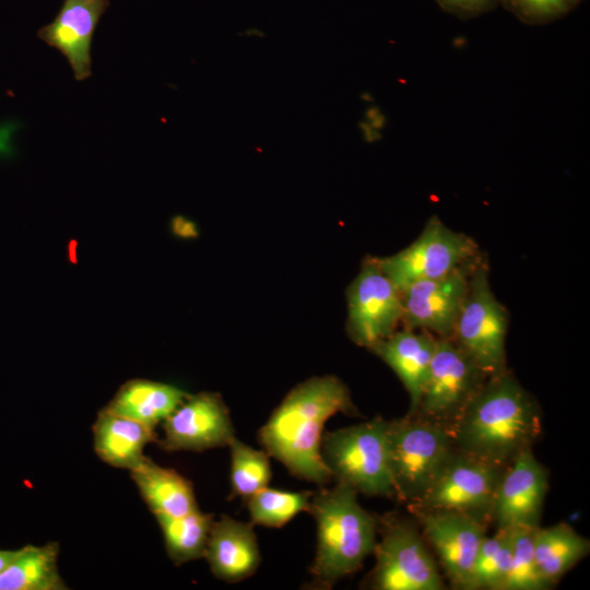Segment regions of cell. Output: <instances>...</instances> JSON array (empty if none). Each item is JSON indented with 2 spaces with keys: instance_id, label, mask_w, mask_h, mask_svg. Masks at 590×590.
<instances>
[{
  "instance_id": "9c48e42d",
  "label": "cell",
  "mask_w": 590,
  "mask_h": 590,
  "mask_svg": "<svg viewBox=\"0 0 590 590\" xmlns=\"http://www.w3.org/2000/svg\"><path fill=\"white\" fill-rule=\"evenodd\" d=\"M476 256L477 245L471 237L433 216L410 246L375 261L401 293L414 283L445 276Z\"/></svg>"
},
{
  "instance_id": "4316f807",
  "label": "cell",
  "mask_w": 590,
  "mask_h": 590,
  "mask_svg": "<svg viewBox=\"0 0 590 590\" xmlns=\"http://www.w3.org/2000/svg\"><path fill=\"white\" fill-rule=\"evenodd\" d=\"M231 449V489L234 496L248 498L268 486L271 465L268 453L255 449L236 437Z\"/></svg>"
},
{
  "instance_id": "4fadbf2b",
  "label": "cell",
  "mask_w": 590,
  "mask_h": 590,
  "mask_svg": "<svg viewBox=\"0 0 590 590\" xmlns=\"http://www.w3.org/2000/svg\"><path fill=\"white\" fill-rule=\"evenodd\" d=\"M477 258L467 261L445 276L414 283L401 292L402 321L405 328L434 332L441 339H452Z\"/></svg>"
},
{
  "instance_id": "7402d4cb",
  "label": "cell",
  "mask_w": 590,
  "mask_h": 590,
  "mask_svg": "<svg viewBox=\"0 0 590 590\" xmlns=\"http://www.w3.org/2000/svg\"><path fill=\"white\" fill-rule=\"evenodd\" d=\"M59 545H25L0 574V590H64L58 570Z\"/></svg>"
},
{
  "instance_id": "e0dca14e",
  "label": "cell",
  "mask_w": 590,
  "mask_h": 590,
  "mask_svg": "<svg viewBox=\"0 0 590 590\" xmlns=\"http://www.w3.org/2000/svg\"><path fill=\"white\" fill-rule=\"evenodd\" d=\"M203 557L223 581L237 582L251 576L260 564L252 526L222 516L212 524Z\"/></svg>"
},
{
  "instance_id": "277c9868",
  "label": "cell",
  "mask_w": 590,
  "mask_h": 590,
  "mask_svg": "<svg viewBox=\"0 0 590 590\" xmlns=\"http://www.w3.org/2000/svg\"><path fill=\"white\" fill-rule=\"evenodd\" d=\"M451 432L415 415L388 423L394 497L412 505L432 486L455 451Z\"/></svg>"
},
{
  "instance_id": "7c38bea8",
  "label": "cell",
  "mask_w": 590,
  "mask_h": 590,
  "mask_svg": "<svg viewBox=\"0 0 590 590\" xmlns=\"http://www.w3.org/2000/svg\"><path fill=\"white\" fill-rule=\"evenodd\" d=\"M418 528L438 557L439 565L455 589L465 590L486 523L462 512L410 509Z\"/></svg>"
},
{
  "instance_id": "6da1fadb",
  "label": "cell",
  "mask_w": 590,
  "mask_h": 590,
  "mask_svg": "<svg viewBox=\"0 0 590 590\" xmlns=\"http://www.w3.org/2000/svg\"><path fill=\"white\" fill-rule=\"evenodd\" d=\"M354 411L339 378L314 377L286 394L260 428L259 441L293 475L322 485L332 479L321 457L324 424L337 413Z\"/></svg>"
},
{
  "instance_id": "603a6c76",
  "label": "cell",
  "mask_w": 590,
  "mask_h": 590,
  "mask_svg": "<svg viewBox=\"0 0 590 590\" xmlns=\"http://www.w3.org/2000/svg\"><path fill=\"white\" fill-rule=\"evenodd\" d=\"M533 547L542 576L554 587L590 551V542L567 523H556L533 532Z\"/></svg>"
},
{
  "instance_id": "7a4b0ae2",
  "label": "cell",
  "mask_w": 590,
  "mask_h": 590,
  "mask_svg": "<svg viewBox=\"0 0 590 590\" xmlns=\"http://www.w3.org/2000/svg\"><path fill=\"white\" fill-rule=\"evenodd\" d=\"M455 448L506 468L542 435V413L508 370L491 376L451 429Z\"/></svg>"
},
{
  "instance_id": "30bf717a",
  "label": "cell",
  "mask_w": 590,
  "mask_h": 590,
  "mask_svg": "<svg viewBox=\"0 0 590 590\" xmlns=\"http://www.w3.org/2000/svg\"><path fill=\"white\" fill-rule=\"evenodd\" d=\"M504 469L455 449L432 486L409 507L458 511L487 523Z\"/></svg>"
},
{
  "instance_id": "d6986e66",
  "label": "cell",
  "mask_w": 590,
  "mask_h": 590,
  "mask_svg": "<svg viewBox=\"0 0 590 590\" xmlns=\"http://www.w3.org/2000/svg\"><path fill=\"white\" fill-rule=\"evenodd\" d=\"M154 429L103 409L93 425L95 452L105 463L131 471L145 459V446L156 440Z\"/></svg>"
},
{
  "instance_id": "d4e9b609",
  "label": "cell",
  "mask_w": 590,
  "mask_h": 590,
  "mask_svg": "<svg viewBox=\"0 0 590 590\" xmlns=\"http://www.w3.org/2000/svg\"><path fill=\"white\" fill-rule=\"evenodd\" d=\"M511 557V529L486 535L479 550L465 590H502Z\"/></svg>"
},
{
  "instance_id": "1f68e13d",
  "label": "cell",
  "mask_w": 590,
  "mask_h": 590,
  "mask_svg": "<svg viewBox=\"0 0 590 590\" xmlns=\"http://www.w3.org/2000/svg\"><path fill=\"white\" fill-rule=\"evenodd\" d=\"M247 34H248L249 36H253V35L262 36V35H261V32H259V31H257V32H255V31H248Z\"/></svg>"
},
{
  "instance_id": "44dd1931",
  "label": "cell",
  "mask_w": 590,
  "mask_h": 590,
  "mask_svg": "<svg viewBox=\"0 0 590 590\" xmlns=\"http://www.w3.org/2000/svg\"><path fill=\"white\" fill-rule=\"evenodd\" d=\"M187 396L186 391L169 384L131 379L118 389L104 409L155 428Z\"/></svg>"
},
{
  "instance_id": "cb8c5ba5",
  "label": "cell",
  "mask_w": 590,
  "mask_h": 590,
  "mask_svg": "<svg viewBox=\"0 0 590 590\" xmlns=\"http://www.w3.org/2000/svg\"><path fill=\"white\" fill-rule=\"evenodd\" d=\"M166 552L176 565L204 556L214 519L199 509L181 517L157 516Z\"/></svg>"
},
{
  "instance_id": "ffe728a7",
  "label": "cell",
  "mask_w": 590,
  "mask_h": 590,
  "mask_svg": "<svg viewBox=\"0 0 590 590\" xmlns=\"http://www.w3.org/2000/svg\"><path fill=\"white\" fill-rule=\"evenodd\" d=\"M130 474L155 517H181L199 509L191 483L175 470L145 457Z\"/></svg>"
},
{
  "instance_id": "484cf974",
  "label": "cell",
  "mask_w": 590,
  "mask_h": 590,
  "mask_svg": "<svg viewBox=\"0 0 590 590\" xmlns=\"http://www.w3.org/2000/svg\"><path fill=\"white\" fill-rule=\"evenodd\" d=\"M311 492H288L264 487L250 497L247 506L253 524L280 528L309 508Z\"/></svg>"
},
{
  "instance_id": "8992f818",
  "label": "cell",
  "mask_w": 590,
  "mask_h": 590,
  "mask_svg": "<svg viewBox=\"0 0 590 590\" xmlns=\"http://www.w3.org/2000/svg\"><path fill=\"white\" fill-rule=\"evenodd\" d=\"M370 586L377 590H442L445 582L416 522L386 517L379 522Z\"/></svg>"
},
{
  "instance_id": "2e32d148",
  "label": "cell",
  "mask_w": 590,
  "mask_h": 590,
  "mask_svg": "<svg viewBox=\"0 0 590 590\" xmlns=\"http://www.w3.org/2000/svg\"><path fill=\"white\" fill-rule=\"evenodd\" d=\"M108 5L109 0H64L54 21L37 33L43 42L67 58L78 81L92 74V39Z\"/></svg>"
},
{
  "instance_id": "5b68a950",
  "label": "cell",
  "mask_w": 590,
  "mask_h": 590,
  "mask_svg": "<svg viewBox=\"0 0 590 590\" xmlns=\"http://www.w3.org/2000/svg\"><path fill=\"white\" fill-rule=\"evenodd\" d=\"M389 421L373 420L323 434L321 457L331 476L368 496L394 497L388 450Z\"/></svg>"
},
{
  "instance_id": "5bb4252c",
  "label": "cell",
  "mask_w": 590,
  "mask_h": 590,
  "mask_svg": "<svg viewBox=\"0 0 590 590\" xmlns=\"http://www.w3.org/2000/svg\"><path fill=\"white\" fill-rule=\"evenodd\" d=\"M548 491V472L532 449L518 455L502 474L491 522L499 529L540 526Z\"/></svg>"
},
{
  "instance_id": "83f0119b",
  "label": "cell",
  "mask_w": 590,
  "mask_h": 590,
  "mask_svg": "<svg viewBox=\"0 0 590 590\" xmlns=\"http://www.w3.org/2000/svg\"><path fill=\"white\" fill-rule=\"evenodd\" d=\"M535 528L511 529L510 565L502 590H548L553 586L542 576L536 564L533 532Z\"/></svg>"
},
{
  "instance_id": "ba28073f",
  "label": "cell",
  "mask_w": 590,
  "mask_h": 590,
  "mask_svg": "<svg viewBox=\"0 0 590 590\" xmlns=\"http://www.w3.org/2000/svg\"><path fill=\"white\" fill-rule=\"evenodd\" d=\"M507 311L491 288L487 266L479 257L452 340L491 377L507 370Z\"/></svg>"
},
{
  "instance_id": "3957f363",
  "label": "cell",
  "mask_w": 590,
  "mask_h": 590,
  "mask_svg": "<svg viewBox=\"0 0 590 590\" xmlns=\"http://www.w3.org/2000/svg\"><path fill=\"white\" fill-rule=\"evenodd\" d=\"M357 492L337 482L312 493L308 511L317 522L312 585L330 588L362 567L375 548L379 522L357 500Z\"/></svg>"
},
{
  "instance_id": "f1b7e54d",
  "label": "cell",
  "mask_w": 590,
  "mask_h": 590,
  "mask_svg": "<svg viewBox=\"0 0 590 590\" xmlns=\"http://www.w3.org/2000/svg\"><path fill=\"white\" fill-rule=\"evenodd\" d=\"M583 0H499L521 22L541 25L569 13Z\"/></svg>"
},
{
  "instance_id": "9a60e30c",
  "label": "cell",
  "mask_w": 590,
  "mask_h": 590,
  "mask_svg": "<svg viewBox=\"0 0 590 590\" xmlns=\"http://www.w3.org/2000/svg\"><path fill=\"white\" fill-rule=\"evenodd\" d=\"M163 422L160 446L168 451H203L229 446L235 438L228 409L214 392L188 394Z\"/></svg>"
},
{
  "instance_id": "4dcf8cb0",
  "label": "cell",
  "mask_w": 590,
  "mask_h": 590,
  "mask_svg": "<svg viewBox=\"0 0 590 590\" xmlns=\"http://www.w3.org/2000/svg\"><path fill=\"white\" fill-rule=\"evenodd\" d=\"M17 550H0V574L7 568L16 555Z\"/></svg>"
},
{
  "instance_id": "52a82bcc",
  "label": "cell",
  "mask_w": 590,
  "mask_h": 590,
  "mask_svg": "<svg viewBox=\"0 0 590 590\" xmlns=\"http://www.w3.org/2000/svg\"><path fill=\"white\" fill-rule=\"evenodd\" d=\"M488 376L452 339L437 338L415 416L451 432Z\"/></svg>"
},
{
  "instance_id": "8fae6325",
  "label": "cell",
  "mask_w": 590,
  "mask_h": 590,
  "mask_svg": "<svg viewBox=\"0 0 590 590\" xmlns=\"http://www.w3.org/2000/svg\"><path fill=\"white\" fill-rule=\"evenodd\" d=\"M401 293L368 258L347 291V332L358 345L371 349L390 337L402 321Z\"/></svg>"
},
{
  "instance_id": "f546056e",
  "label": "cell",
  "mask_w": 590,
  "mask_h": 590,
  "mask_svg": "<svg viewBox=\"0 0 590 590\" xmlns=\"http://www.w3.org/2000/svg\"><path fill=\"white\" fill-rule=\"evenodd\" d=\"M447 13L468 20L493 10L499 0H435Z\"/></svg>"
},
{
  "instance_id": "ac0fdd59",
  "label": "cell",
  "mask_w": 590,
  "mask_h": 590,
  "mask_svg": "<svg viewBox=\"0 0 590 590\" xmlns=\"http://www.w3.org/2000/svg\"><path fill=\"white\" fill-rule=\"evenodd\" d=\"M437 338L404 328L374 345L373 351L399 377L410 397L408 415L414 414L434 356Z\"/></svg>"
}]
</instances>
